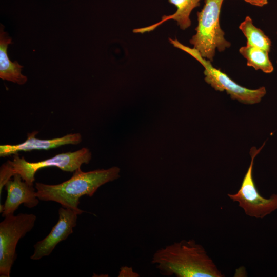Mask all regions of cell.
Here are the masks:
<instances>
[{
    "label": "cell",
    "mask_w": 277,
    "mask_h": 277,
    "mask_svg": "<svg viewBox=\"0 0 277 277\" xmlns=\"http://www.w3.org/2000/svg\"><path fill=\"white\" fill-rule=\"evenodd\" d=\"M239 52L247 60V65L255 70H261L266 73H270L274 70L268 56L269 52L256 47L246 45L241 47Z\"/></svg>",
    "instance_id": "cell-13"
},
{
    "label": "cell",
    "mask_w": 277,
    "mask_h": 277,
    "mask_svg": "<svg viewBox=\"0 0 277 277\" xmlns=\"http://www.w3.org/2000/svg\"><path fill=\"white\" fill-rule=\"evenodd\" d=\"M246 2L258 7H263L268 3V0H244Z\"/></svg>",
    "instance_id": "cell-15"
},
{
    "label": "cell",
    "mask_w": 277,
    "mask_h": 277,
    "mask_svg": "<svg viewBox=\"0 0 277 277\" xmlns=\"http://www.w3.org/2000/svg\"><path fill=\"white\" fill-rule=\"evenodd\" d=\"M120 172V169L116 166L88 172L79 168L70 179L58 184L35 183V194L40 201L57 202L80 215L84 212L78 207L80 199L84 195L92 196L101 186L117 179Z\"/></svg>",
    "instance_id": "cell-2"
},
{
    "label": "cell",
    "mask_w": 277,
    "mask_h": 277,
    "mask_svg": "<svg viewBox=\"0 0 277 277\" xmlns=\"http://www.w3.org/2000/svg\"><path fill=\"white\" fill-rule=\"evenodd\" d=\"M151 263L167 276L223 277L203 246L194 240H183L158 249Z\"/></svg>",
    "instance_id": "cell-1"
},
{
    "label": "cell",
    "mask_w": 277,
    "mask_h": 277,
    "mask_svg": "<svg viewBox=\"0 0 277 277\" xmlns=\"http://www.w3.org/2000/svg\"><path fill=\"white\" fill-rule=\"evenodd\" d=\"M264 145L265 143L258 149L255 147L251 148V162L239 190L235 194H227L233 202L239 203V206L244 210L246 215L257 219H263L277 210V194H273L269 198L261 196L252 177L254 158Z\"/></svg>",
    "instance_id": "cell-7"
},
{
    "label": "cell",
    "mask_w": 277,
    "mask_h": 277,
    "mask_svg": "<svg viewBox=\"0 0 277 277\" xmlns=\"http://www.w3.org/2000/svg\"><path fill=\"white\" fill-rule=\"evenodd\" d=\"M276 33H277V32H276ZM276 62H277V61H276Z\"/></svg>",
    "instance_id": "cell-16"
},
{
    "label": "cell",
    "mask_w": 277,
    "mask_h": 277,
    "mask_svg": "<svg viewBox=\"0 0 277 277\" xmlns=\"http://www.w3.org/2000/svg\"><path fill=\"white\" fill-rule=\"evenodd\" d=\"M36 216L32 213L9 214L0 223V276L9 277L16 259L19 240L34 227Z\"/></svg>",
    "instance_id": "cell-6"
},
{
    "label": "cell",
    "mask_w": 277,
    "mask_h": 277,
    "mask_svg": "<svg viewBox=\"0 0 277 277\" xmlns=\"http://www.w3.org/2000/svg\"><path fill=\"white\" fill-rule=\"evenodd\" d=\"M201 1L168 0L170 4L173 5L176 8L175 13L169 15H164L159 22L150 26L135 29L133 30V32L142 33L151 31L160 24L169 19L175 21L181 29L185 30L191 26L190 15L195 8L200 6Z\"/></svg>",
    "instance_id": "cell-12"
},
{
    "label": "cell",
    "mask_w": 277,
    "mask_h": 277,
    "mask_svg": "<svg viewBox=\"0 0 277 277\" xmlns=\"http://www.w3.org/2000/svg\"><path fill=\"white\" fill-rule=\"evenodd\" d=\"M38 133V131H34L28 133L26 140L18 144L0 145V156L15 154L21 151L48 150L65 145H76L82 141V135L78 133H70L61 137L46 140L36 138L35 136Z\"/></svg>",
    "instance_id": "cell-10"
},
{
    "label": "cell",
    "mask_w": 277,
    "mask_h": 277,
    "mask_svg": "<svg viewBox=\"0 0 277 277\" xmlns=\"http://www.w3.org/2000/svg\"><path fill=\"white\" fill-rule=\"evenodd\" d=\"M169 40L173 46L188 53L199 62L204 68L205 82L215 90L225 91L232 99L247 104L259 103L266 94V90L265 87L256 89H250L241 86L220 69L214 67L210 61L203 57L194 48L184 45L176 39L169 38Z\"/></svg>",
    "instance_id": "cell-5"
},
{
    "label": "cell",
    "mask_w": 277,
    "mask_h": 277,
    "mask_svg": "<svg viewBox=\"0 0 277 277\" xmlns=\"http://www.w3.org/2000/svg\"><path fill=\"white\" fill-rule=\"evenodd\" d=\"M12 44V38L4 31V27H0V78L19 85H23L27 81V77L22 74L23 66L17 61L12 62L7 54L9 44Z\"/></svg>",
    "instance_id": "cell-11"
},
{
    "label": "cell",
    "mask_w": 277,
    "mask_h": 277,
    "mask_svg": "<svg viewBox=\"0 0 277 277\" xmlns=\"http://www.w3.org/2000/svg\"><path fill=\"white\" fill-rule=\"evenodd\" d=\"M78 215L71 209L60 207L57 222L45 238L34 245V251L30 259L38 260L49 255L60 242L66 240L73 233Z\"/></svg>",
    "instance_id": "cell-8"
},
{
    "label": "cell",
    "mask_w": 277,
    "mask_h": 277,
    "mask_svg": "<svg viewBox=\"0 0 277 277\" xmlns=\"http://www.w3.org/2000/svg\"><path fill=\"white\" fill-rule=\"evenodd\" d=\"M223 1L205 0L203 8L197 13L196 33L189 41L193 48L211 62L213 61L216 49L221 52L231 46L225 38V33L220 25Z\"/></svg>",
    "instance_id": "cell-4"
},
{
    "label": "cell",
    "mask_w": 277,
    "mask_h": 277,
    "mask_svg": "<svg viewBox=\"0 0 277 277\" xmlns=\"http://www.w3.org/2000/svg\"><path fill=\"white\" fill-rule=\"evenodd\" d=\"M12 177L13 179L7 181L5 185L7 195L2 213L3 217L14 214L22 204L31 208L36 206L40 201L36 196V189L33 185L22 181V177L18 174Z\"/></svg>",
    "instance_id": "cell-9"
},
{
    "label": "cell",
    "mask_w": 277,
    "mask_h": 277,
    "mask_svg": "<svg viewBox=\"0 0 277 277\" xmlns=\"http://www.w3.org/2000/svg\"><path fill=\"white\" fill-rule=\"evenodd\" d=\"M92 157L90 150L85 147L74 152L58 154L52 157L36 162L27 161L18 154H14L12 160H8L0 168V194L7 181L15 174L21 175L23 180L33 185L35 174L39 169L56 167L63 171L74 172L84 164H88Z\"/></svg>",
    "instance_id": "cell-3"
},
{
    "label": "cell",
    "mask_w": 277,
    "mask_h": 277,
    "mask_svg": "<svg viewBox=\"0 0 277 277\" xmlns=\"http://www.w3.org/2000/svg\"><path fill=\"white\" fill-rule=\"evenodd\" d=\"M239 29L247 38V45L260 48L269 52L271 47L270 38L253 24L251 18L247 16L239 26Z\"/></svg>",
    "instance_id": "cell-14"
}]
</instances>
